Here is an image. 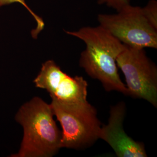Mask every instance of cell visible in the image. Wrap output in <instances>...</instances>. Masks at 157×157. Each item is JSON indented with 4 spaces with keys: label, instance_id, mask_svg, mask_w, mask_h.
<instances>
[{
    "label": "cell",
    "instance_id": "7a4b0ae2",
    "mask_svg": "<svg viewBox=\"0 0 157 157\" xmlns=\"http://www.w3.org/2000/svg\"><path fill=\"white\" fill-rule=\"evenodd\" d=\"M50 104L39 97L25 103L15 119L22 126L23 136L19 152L11 157H51L61 147L62 132L54 119Z\"/></svg>",
    "mask_w": 157,
    "mask_h": 157
},
{
    "label": "cell",
    "instance_id": "9c48e42d",
    "mask_svg": "<svg viewBox=\"0 0 157 157\" xmlns=\"http://www.w3.org/2000/svg\"><path fill=\"white\" fill-rule=\"evenodd\" d=\"M144 15L152 26L157 29V1L150 0L145 6L142 8Z\"/></svg>",
    "mask_w": 157,
    "mask_h": 157
},
{
    "label": "cell",
    "instance_id": "3957f363",
    "mask_svg": "<svg viewBox=\"0 0 157 157\" xmlns=\"http://www.w3.org/2000/svg\"><path fill=\"white\" fill-rule=\"evenodd\" d=\"M50 104L62 127V148L84 150L100 139L102 124L97 109L87 100L65 102L51 98Z\"/></svg>",
    "mask_w": 157,
    "mask_h": 157
},
{
    "label": "cell",
    "instance_id": "277c9868",
    "mask_svg": "<svg viewBox=\"0 0 157 157\" xmlns=\"http://www.w3.org/2000/svg\"><path fill=\"white\" fill-rule=\"evenodd\" d=\"M97 20L99 25L127 47L157 48V29L140 6L128 4L115 13L98 14Z\"/></svg>",
    "mask_w": 157,
    "mask_h": 157
},
{
    "label": "cell",
    "instance_id": "52a82bcc",
    "mask_svg": "<svg viewBox=\"0 0 157 157\" xmlns=\"http://www.w3.org/2000/svg\"><path fill=\"white\" fill-rule=\"evenodd\" d=\"M126 105L124 101L112 106L107 124H102L99 139L111 147L118 157H147L145 145L127 135L124 128Z\"/></svg>",
    "mask_w": 157,
    "mask_h": 157
},
{
    "label": "cell",
    "instance_id": "5b68a950",
    "mask_svg": "<svg viewBox=\"0 0 157 157\" xmlns=\"http://www.w3.org/2000/svg\"><path fill=\"white\" fill-rule=\"evenodd\" d=\"M116 62L124 73L129 96L144 100L157 108V65L144 49L126 46Z\"/></svg>",
    "mask_w": 157,
    "mask_h": 157
},
{
    "label": "cell",
    "instance_id": "30bf717a",
    "mask_svg": "<svg viewBox=\"0 0 157 157\" xmlns=\"http://www.w3.org/2000/svg\"><path fill=\"white\" fill-rule=\"evenodd\" d=\"M97 2L100 6H106L118 11L124 6L130 4V0H97Z\"/></svg>",
    "mask_w": 157,
    "mask_h": 157
},
{
    "label": "cell",
    "instance_id": "6da1fadb",
    "mask_svg": "<svg viewBox=\"0 0 157 157\" xmlns=\"http://www.w3.org/2000/svg\"><path fill=\"white\" fill-rule=\"evenodd\" d=\"M65 32L82 40L86 44V49L80 54V67L91 78L99 80L105 91H116L129 96V90L120 78L116 62L126 45L100 25Z\"/></svg>",
    "mask_w": 157,
    "mask_h": 157
},
{
    "label": "cell",
    "instance_id": "ba28073f",
    "mask_svg": "<svg viewBox=\"0 0 157 157\" xmlns=\"http://www.w3.org/2000/svg\"><path fill=\"white\" fill-rule=\"evenodd\" d=\"M19 3L21 5H22L31 14V15L33 17L34 19L36 22L37 23V27L36 29L32 31V36L34 38H36L38 34L44 29V22L41 17L38 16L37 14H36L29 6L25 0H0V8L2 6H7L9 4H11L12 3Z\"/></svg>",
    "mask_w": 157,
    "mask_h": 157
},
{
    "label": "cell",
    "instance_id": "8992f818",
    "mask_svg": "<svg viewBox=\"0 0 157 157\" xmlns=\"http://www.w3.org/2000/svg\"><path fill=\"white\" fill-rule=\"evenodd\" d=\"M33 82L36 87L46 90L52 99L65 102L87 101V81L82 76L72 77L63 72L53 60L42 64Z\"/></svg>",
    "mask_w": 157,
    "mask_h": 157
}]
</instances>
